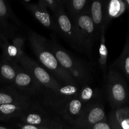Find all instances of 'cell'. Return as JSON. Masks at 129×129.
Listing matches in <instances>:
<instances>
[{
  "mask_svg": "<svg viewBox=\"0 0 129 129\" xmlns=\"http://www.w3.org/2000/svg\"><path fill=\"white\" fill-rule=\"evenodd\" d=\"M106 97L113 110L124 107L129 102V89L122 74L114 68L105 76Z\"/></svg>",
  "mask_w": 129,
  "mask_h": 129,
  "instance_id": "3",
  "label": "cell"
},
{
  "mask_svg": "<svg viewBox=\"0 0 129 129\" xmlns=\"http://www.w3.org/2000/svg\"><path fill=\"white\" fill-rule=\"evenodd\" d=\"M57 27V31L71 47L78 52L84 53L81 42L77 34L76 28L73 20L66 12L65 10L59 11L53 15Z\"/></svg>",
  "mask_w": 129,
  "mask_h": 129,
  "instance_id": "7",
  "label": "cell"
},
{
  "mask_svg": "<svg viewBox=\"0 0 129 129\" xmlns=\"http://www.w3.org/2000/svg\"><path fill=\"white\" fill-rule=\"evenodd\" d=\"M105 30L103 28L102 30L100 38V44L99 47V58H98V66L100 69L103 73L104 77L107 75V59H108V50L106 44L105 39Z\"/></svg>",
  "mask_w": 129,
  "mask_h": 129,
  "instance_id": "20",
  "label": "cell"
},
{
  "mask_svg": "<svg viewBox=\"0 0 129 129\" xmlns=\"http://www.w3.org/2000/svg\"><path fill=\"white\" fill-rule=\"evenodd\" d=\"M49 44L62 68L69 74L79 86L90 84L92 74L89 65L76 57L59 45L53 35H52L51 39H49Z\"/></svg>",
  "mask_w": 129,
  "mask_h": 129,
  "instance_id": "2",
  "label": "cell"
},
{
  "mask_svg": "<svg viewBox=\"0 0 129 129\" xmlns=\"http://www.w3.org/2000/svg\"><path fill=\"white\" fill-rule=\"evenodd\" d=\"M107 118H108V120L109 122V123H110V125H112V128L113 129H122L120 127V126L118 125V123L116 121L114 115H113V113L112 110L111 111L110 113L108 114V115L107 116Z\"/></svg>",
  "mask_w": 129,
  "mask_h": 129,
  "instance_id": "29",
  "label": "cell"
},
{
  "mask_svg": "<svg viewBox=\"0 0 129 129\" xmlns=\"http://www.w3.org/2000/svg\"><path fill=\"white\" fill-rule=\"evenodd\" d=\"M27 39L40 65L60 84L78 85L59 63L50 48L49 39L31 30L28 31Z\"/></svg>",
  "mask_w": 129,
  "mask_h": 129,
  "instance_id": "1",
  "label": "cell"
},
{
  "mask_svg": "<svg viewBox=\"0 0 129 129\" xmlns=\"http://www.w3.org/2000/svg\"><path fill=\"white\" fill-rule=\"evenodd\" d=\"M108 120L100 98L84 105L80 119L73 129H88L99 122Z\"/></svg>",
  "mask_w": 129,
  "mask_h": 129,
  "instance_id": "8",
  "label": "cell"
},
{
  "mask_svg": "<svg viewBox=\"0 0 129 129\" xmlns=\"http://www.w3.org/2000/svg\"><path fill=\"white\" fill-rule=\"evenodd\" d=\"M112 112L120 127L122 129H129V107H120Z\"/></svg>",
  "mask_w": 129,
  "mask_h": 129,
  "instance_id": "23",
  "label": "cell"
},
{
  "mask_svg": "<svg viewBox=\"0 0 129 129\" xmlns=\"http://www.w3.org/2000/svg\"><path fill=\"white\" fill-rule=\"evenodd\" d=\"M124 3L125 4L126 9H127L129 13V0H124Z\"/></svg>",
  "mask_w": 129,
  "mask_h": 129,
  "instance_id": "30",
  "label": "cell"
},
{
  "mask_svg": "<svg viewBox=\"0 0 129 129\" xmlns=\"http://www.w3.org/2000/svg\"><path fill=\"white\" fill-rule=\"evenodd\" d=\"M88 0H66L65 11L71 20L74 21L88 8Z\"/></svg>",
  "mask_w": 129,
  "mask_h": 129,
  "instance_id": "19",
  "label": "cell"
},
{
  "mask_svg": "<svg viewBox=\"0 0 129 129\" xmlns=\"http://www.w3.org/2000/svg\"><path fill=\"white\" fill-rule=\"evenodd\" d=\"M10 40L11 44L17 48L19 54H20V58H21L25 54V45L26 38L19 33V34H17L15 36L13 37Z\"/></svg>",
  "mask_w": 129,
  "mask_h": 129,
  "instance_id": "25",
  "label": "cell"
},
{
  "mask_svg": "<svg viewBox=\"0 0 129 129\" xmlns=\"http://www.w3.org/2000/svg\"><path fill=\"white\" fill-rule=\"evenodd\" d=\"M129 80V39L127 40L120 56L114 63Z\"/></svg>",
  "mask_w": 129,
  "mask_h": 129,
  "instance_id": "22",
  "label": "cell"
},
{
  "mask_svg": "<svg viewBox=\"0 0 129 129\" xmlns=\"http://www.w3.org/2000/svg\"><path fill=\"white\" fill-rule=\"evenodd\" d=\"M84 105L78 97H74L62 103L54 112L73 129L81 117Z\"/></svg>",
  "mask_w": 129,
  "mask_h": 129,
  "instance_id": "10",
  "label": "cell"
},
{
  "mask_svg": "<svg viewBox=\"0 0 129 129\" xmlns=\"http://www.w3.org/2000/svg\"><path fill=\"white\" fill-rule=\"evenodd\" d=\"M37 2L50 10L53 15L60 10H65L66 0H39Z\"/></svg>",
  "mask_w": 129,
  "mask_h": 129,
  "instance_id": "24",
  "label": "cell"
},
{
  "mask_svg": "<svg viewBox=\"0 0 129 129\" xmlns=\"http://www.w3.org/2000/svg\"><path fill=\"white\" fill-rule=\"evenodd\" d=\"M45 129H73L59 115L55 117L52 122Z\"/></svg>",
  "mask_w": 129,
  "mask_h": 129,
  "instance_id": "26",
  "label": "cell"
},
{
  "mask_svg": "<svg viewBox=\"0 0 129 129\" xmlns=\"http://www.w3.org/2000/svg\"><path fill=\"white\" fill-rule=\"evenodd\" d=\"M18 64L28 72L42 86L46 89L55 91L62 85L38 62L26 54L20 58Z\"/></svg>",
  "mask_w": 129,
  "mask_h": 129,
  "instance_id": "5",
  "label": "cell"
},
{
  "mask_svg": "<svg viewBox=\"0 0 129 129\" xmlns=\"http://www.w3.org/2000/svg\"><path fill=\"white\" fill-rule=\"evenodd\" d=\"M21 4L24 6V7L30 12V13L33 15L34 18L47 29L50 30H52L56 32L57 27L54 21V17L50 15L49 13V10L37 2L36 3H25L21 1Z\"/></svg>",
  "mask_w": 129,
  "mask_h": 129,
  "instance_id": "12",
  "label": "cell"
},
{
  "mask_svg": "<svg viewBox=\"0 0 129 129\" xmlns=\"http://www.w3.org/2000/svg\"><path fill=\"white\" fill-rule=\"evenodd\" d=\"M34 100L10 85L3 86L0 88V105L29 103Z\"/></svg>",
  "mask_w": 129,
  "mask_h": 129,
  "instance_id": "14",
  "label": "cell"
},
{
  "mask_svg": "<svg viewBox=\"0 0 129 129\" xmlns=\"http://www.w3.org/2000/svg\"><path fill=\"white\" fill-rule=\"evenodd\" d=\"M57 114L50 108L34 100L23 112L16 123L47 126L50 124Z\"/></svg>",
  "mask_w": 129,
  "mask_h": 129,
  "instance_id": "4",
  "label": "cell"
},
{
  "mask_svg": "<svg viewBox=\"0 0 129 129\" xmlns=\"http://www.w3.org/2000/svg\"><path fill=\"white\" fill-rule=\"evenodd\" d=\"M21 22L14 14L8 3L0 0V31L11 39L20 33Z\"/></svg>",
  "mask_w": 129,
  "mask_h": 129,
  "instance_id": "11",
  "label": "cell"
},
{
  "mask_svg": "<svg viewBox=\"0 0 129 129\" xmlns=\"http://www.w3.org/2000/svg\"><path fill=\"white\" fill-rule=\"evenodd\" d=\"M73 21L75 24L77 34L84 53L91 57L93 45L98 40L95 28L88 11V6L86 10Z\"/></svg>",
  "mask_w": 129,
  "mask_h": 129,
  "instance_id": "6",
  "label": "cell"
},
{
  "mask_svg": "<svg viewBox=\"0 0 129 129\" xmlns=\"http://www.w3.org/2000/svg\"><path fill=\"white\" fill-rule=\"evenodd\" d=\"M0 48L2 50L1 56L11 63L18 62L20 55L17 48L13 45L10 39L0 31Z\"/></svg>",
  "mask_w": 129,
  "mask_h": 129,
  "instance_id": "17",
  "label": "cell"
},
{
  "mask_svg": "<svg viewBox=\"0 0 129 129\" xmlns=\"http://www.w3.org/2000/svg\"><path fill=\"white\" fill-rule=\"evenodd\" d=\"M88 129H113L108 120L99 122Z\"/></svg>",
  "mask_w": 129,
  "mask_h": 129,
  "instance_id": "28",
  "label": "cell"
},
{
  "mask_svg": "<svg viewBox=\"0 0 129 129\" xmlns=\"http://www.w3.org/2000/svg\"><path fill=\"white\" fill-rule=\"evenodd\" d=\"M34 100L29 103L0 105V122L16 123L25 108Z\"/></svg>",
  "mask_w": 129,
  "mask_h": 129,
  "instance_id": "15",
  "label": "cell"
},
{
  "mask_svg": "<svg viewBox=\"0 0 129 129\" xmlns=\"http://www.w3.org/2000/svg\"><path fill=\"white\" fill-rule=\"evenodd\" d=\"M0 129H15L12 127H8V126H5V125H0Z\"/></svg>",
  "mask_w": 129,
  "mask_h": 129,
  "instance_id": "31",
  "label": "cell"
},
{
  "mask_svg": "<svg viewBox=\"0 0 129 129\" xmlns=\"http://www.w3.org/2000/svg\"><path fill=\"white\" fill-rule=\"evenodd\" d=\"M78 98L84 105L89 104L100 98V91L89 84H86L80 87Z\"/></svg>",
  "mask_w": 129,
  "mask_h": 129,
  "instance_id": "21",
  "label": "cell"
},
{
  "mask_svg": "<svg viewBox=\"0 0 129 129\" xmlns=\"http://www.w3.org/2000/svg\"><path fill=\"white\" fill-rule=\"evenodd\" d=\"M126 10L124 1L122 0H111L106 1L105 5V27L110 21L113 18L121 16Z\"/></svg>",
  "mask_w": 129,
  "mask_h": 129,
  "instance_id": "18",
  "label": "cell"
},
{
  "mask_svg": "<svg viewBox=\"0 0 129 129\" xmlns=\"http://www.w3.org/2000/svg\"><path fill=\"white\" fill-rule=\"evenodd\" d=\"M10 86L35 100L39 98L45 88L18 64L16 66V74L13 83Z\"/></svg>",
  "mask_w": 129,
  "mask_h": 129,
  "instance_id": "9",
  "label": "cell"
},
{
  "mask_svg": "<svg viewBox=\"0 0 129 129\" xmlns=\"http://www.w3.org/2000/svg\"><path fill=\"white\" fill-rule=\"evenodd\" d=\"M105 5L106 1L98 0L89 1L88 5V11L95 28L98 40H100L102 30L103 28L106 29L105 16Z\"/></svg>",
  "mask_w": 129,
  "mask_h": 129,
  "instance_id": "13",
  "label": "cell"
},
{
  "mask_svg": "<svg viewBox=\"0 0 129 129\" xmlns=\"http://www.w3.org/2000/svg\"><path fill=\"white\" fill-rule=\"evenodd\" d=\"M49 125H48L47 126H37V125H32L23 124V123H16L15 125V127H14V128L15 129H45L48 127V126Z\"/></svg>",
  "mask_w": 129,
  "mask_h": 129,
  "instance_id": "27",
  "label": "cell"
},
{
  "mask_svg": "<svg viewBox=\"0 0 129 129\" xmlns=\"http://www.w3.org/2000/svg\"><path fill=\"white\" fill-rule=\"evenodd\" d=\"M18 63H11L0 56V85H11L16 74Z\"/></svg>",
  "mask_w": 129,
  "mask_h": 129,
  "instance_id": "16",
  "label": "cell"
}]
</instances>
